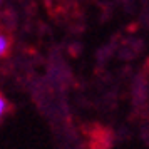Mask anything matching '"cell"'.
I'll list each match as a JSON object with an SVG mask.
<instances>
[{
  "instance_id": "277c9868",
  "label": "cell",
  "mask_w": 149,
  "mask_h": 149,
  "mask_svg": "<svg viewBox=\"0 0 149 149\" xmlns=\"http://www.w3.org/2000/svg\"><path fill=\"white\" fill-rule=\"evenodd\" d=\"M14 111V107H12V104L5 99V95L0 92V121L3 119V117H7L10 112Z\"/></svg>"
},
{
  "instance_id": "6da1fadb",
  "label": "cell",
  "mask_w": 149,
  "mask_h": 149,
  "mask_svg": "<svg viewBox=\"0 0 149 149\" xmlns=\"http://www.w3.org/2000/svg\"><path fill=\"white\" fill-rule=\"evenodd\" d=\"M84 132L89 139V149H109L112 146V131H109L104 126L91 124L86 126Z\"/></svg>"
},
{
  "instance_id": "3957f363",
  "label": "cell",
  "mask_w": 149,
  "mask_h": 149,
  "mask_svg": "<svg viewBox=\"0 0 149 149\" xmlns=\"http://www.w3.org/2000/svg\"><path fill=\"white\" fill-rule=\"evenodd\" d=\"M0 27L12 32L17 27V14L12 10H2L0 12Z\"/></svg>"
},
{
  "instance_id": "5b68a950",
  "label": "cell",
  "mask_w": 149,
  "mask_h": 149,
  "mask_svg": "<svg viewBox=\"0 0 149 149\" xmlns=\"http://www.w3.org/2000/svg\"><path fill=\"white\" fill-rule=\"evenodd\" d=\"M0 3H2V0H0Z\"/></svg>"
},
{
  "instance_id": "7a4b0ae2",
  "label": "cell",
  "mask_w": 149,
  "mask_h": 149,
  "mask_svg": "<svg viewBox=\"0 0 149 149\" xmlns=\"http://www.w3.org/2000/svg\"><path fill=\"white\" fill-rule=\"evenodd\" d=\"M14 49V37L12 32L0 27V59H7Z\"/></svg>"
}]
</instances>
